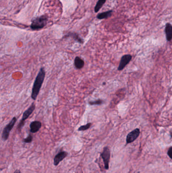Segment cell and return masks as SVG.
I'll list each match as a JSON object with an SVG mask.
<instances>
[{
    "label": "cell",
    "instance_id": "6da1fadb",
    "mask_svg": "<svg viewBox=\"0 0 172 173\" xmlns=\"http://www.w3.org/2000/svg\"><path fill=\"white\" fill-rule=\"evenodd\" d=\"M45 76L46 71L45 69L43 67H41L33 85L31 97L33 100H35L38 97V95L40 92L41 88L45 80Z\"/></svg>",
    "mask_w": 172,
    "mask_h": 173
},
{
    "label": "cell",
    "instance_id": "7a4b0ae2",
    "mask_svg": "<svg viewBox=\"0 0 172 173\" xmlns=\"http://www.w3.org/2000/svg\"><path fill=\"white\" fill-rule=\"evenodd\" d=\"M47 17L45 15L38 17L33 19L31 24V28L32 30H39L45 27L47 22Z\"/></svg>",
    "mask_w": 172,
    "mask_h": 173
},
{
    "label": "cell",
    "instance_id": "3957f363",
    "mask_svg": "<svg viewBox=\"0 0 172 173\" xmlns=\"http://www.w3.org/2000/svg\"><path fill=\"white\" fill-rule=\"evenodd\" d=\"M35 108V103H32L31 106H29V107L24 112L20 122H19V125L18 126V129L19 131H21L22 129L24 126L25 121H26V119L29 118V116L33 113Z\"/></svg>",
    "mask_w": 172,
    "mask_h": 173
},
{
    "label": "cell",
    "instance_id": "277c9868",
    "mask_svg": "<svg viewBox=\"0 0 172 173\" xmlns=\"http://www.w3.org/2000/svg\"><path fill=\"white\" fill-rule=\"evenodd\" d=\"M16 122H17V118L16 117H14L10 121V122H9V124H8L3 130L2 137L4 141H6L9 138L10 132L13 127H14Z\"/></svg>",
    "mask_w": 172,
    "mask_h": 173
},
{
    "label": "cell",
    "instance_id": "5b68a950",
    "mask_svg": "<svg viewBox=\"0 0 172 173\" xmlns=\"http://www.w3.org/2000/svg\"><path fill=\"white\" fill-rule=\"evenodd\" d=\"M110 150L108 147H104L103 149V152L101 154V157L104 163V167L106 170L109 168V162L110 159Z\"/></svg>",
    "mask_w": 172,
    "mask_h": 173
},
{
    "label": "cell",
    "instance_id": "8992f818",
    "mask_svg": "<svg viewBox=\"0 0 172 173\" xmlns=\"http://www.w3.org/2000/svg\"><path fill=\"white\" fill-rule=\"evenodd\" d=\"M140 135V130L138 128H136L128 134L126 137V143L129 144L133 142L139 137Z\"/></svg>",
    "mask_w": 172,
    "mask_h": 173
},
{
    "label": "cell",
    "instance_id": "52a82bcc",
    "mask_svg": "<svg viewBox=\"0 0 172 173\" xmlns=\"http://www.w3.org/2000/svg\"><path fill=\"white\" fill-rule=\"evenodd\" d=\"M131 59L132 56L130 54H126L123 56L120 60L118 70L119 71L122 70L128 64H129Z\"/></svg>",
    "mask_w": 172,
    "mask_h": 173
},
{
    "label": "cell",
    "instance_id": "ba28073f",
    "mask_svg": "<svg viewBox=\"0 0 172 173\" xmlns=\"http://www.w3.org/2000/svg\"><path fill=\"white\" fill-rule=\"evenodd\" d=\"M68 155V153L65 151H61L55 156L54 159V164L55 166H58L59 163L63 160Z\"/></svg>",
    "mask_w": 172,
    "mask_h": 173
},
{
    "label": "cell",
    "instance_id": "9c48e42d",
    "mask_svg": "<svg viewBox=\"0 0 172 173\" xmlns=\"http://www.w3.org/2000/svg\"><path fill=\"white\" fill-rule=\"evenodd\" d=\"M42 122L39 121H35L32 122L30 124V131L32 133H35L39 131L42 127Z\"/></svg>",
    "mask_w": 172,
    "mask_h": 173
},
{
    "label": "cell",
    "instance_id": "30bf717a",
    "mask_svg": "<svg viewBox=\"0 0 172 173\" xmlns=\"http://www.w3.org/2000/svg\"><path fill=\"white\" fill-rule=\"evenodd\" d=\"M165 33L167 40L170 42L172 38V26L171 23H167L165 28Z\"/></svg>",
    "mask_w": 172,
    "mask_h": 173
},
{
    "label": "cell",
    "instance_id": "8fae6325",
    "mask_svg": "<svg viewBox=\"0 0 172 173\" xmlns=\"http://www.w3.org/2000/svg\"><path fill=\"white\" fill-rule=\"evenodd\" d=\"M74 64L76 69H81L84 66V61L80 57L77 56L74 59Z\"/></svg>",
    "mask_w": 172,
    "mask_h": 173
},
{
    "label": "cell",
    "instance_id": "7c38bea8",
    "mask_svg": "<svg viewBox=\"0 0 172 173\" xmlns=\"http://www.w3.org/2000/svg\"><path fill=\"white\" fill-rule=\"evenodd\" d=\"M112 13H113V11L110 10L105 12L99 13L97 15V19H100V20L107 19V18H108L112 16Z\"/></svg>",
    "mask_w": 172,
    "mask_h": 173
},
{
    "label": "cell",
    "instance_id": "4fadbf2b",
    "mask_svg": "<svg viewBox=\"0 0 172 173\" xmlns=\"http://www.w3.org/2000/svg\"><path fill=\"white\" fill-rule=\"evenodd\" d=\"M66 37H71L80 44L83 43V40L79 36L78 34H76V33H69L68 35L66 36Z\"/></svg>",
    "mask_w": 172,
    "mask_h": 173
},
{
    "label": "cell",
    "instance_id": "5bb4252c",
    "mask_svg": "<svg viewBox=\"0 0 172 173\" xmlns=\"http://www.w3.org/2000/svg\"><path fill=\"white\" fill-rule=\"evenodd\" d=\"M106 0H98V2H97L95 7H94V12L96 13L98 12L100 9H101V8L103 7V5L104 4Z\"/></svg>",
    "mask_w": 172,
    "mask_h": 173
},
{
    "label": "cell",
    "instance_id": "9a60e30c",
    "mask_svg": "<svg viewBox=\"0 0 172 173\" xmlns=\"http://www.w3.org/2000/svg\"><path fill=\"white\" fill-rule=\"evenodd\" d=\"M91 123H88L86 124L85 125L81 126V127H80L78 128V130L79 131H84L90 129V127L91 126Z\"/></svg>",
    "mask_w": 172,
    "mask_h": 173
},
{
    "label": "cell",
    "instance_id": "2e32d148",
    "mask_svg": "<svg viewBox=\"0 0 172 173\" xmlns=\"http://www.w3.org/2000/svg\"><path fill=\"white\" fill-rule=\"evenodd\" d=\"M103 100L101 99H98L97 100L93 101H89L88 103L91 105H101L103 103Z\"/></svg>",
    "mask_w": 172,
    "mask_h": 173
},
{
    "label": "cell",
    "instance_id": "e0dca14e",
    "mask_svg": "<svg viewBox=\"0 0 172 173\" xmlns=\"http://www.w3.org/2000/svg\"><path fill=\"white\" fill-rule=\"evenodd\" d=\"M32 139H33V137L31 135H29L26 138L24 139L23 140V142L26 143H29L32 142Z\"/></svg>",
    "mask_w": 172,
    "mask_h": 173
},
{
    "label": "cell",
    "instance_id": "ac0fdd59",
    "mask_svg": "<svg viewBox=\"0 0 172 173\" xmlns=\"http://www.w3.org/2000/svg\"><path fill=\"white\" fill-rule=\"evenodd\" d=\"M171 154H172V147L170 148L169 149L168 151V155L169 156L170 159H172V156H171Z\"/></svg>",
    "mask_w": 172,
    "mask_h": 173
},
{
    "label": "cell",
    "instance_id": "d6986e66",
    "mask_svg": "<svg viewBox=\"0 0 172 173\" xmlns=\"http://www.w3.org/2000/svg\"><path fill=\"white\" fill-rule=\"evenodd\" d=\"M14 173H20V171L18 170H17L15 171Z\"/></svg>",
    "mask_w": 172,
    "mask_h": 173
}]
</instances>
